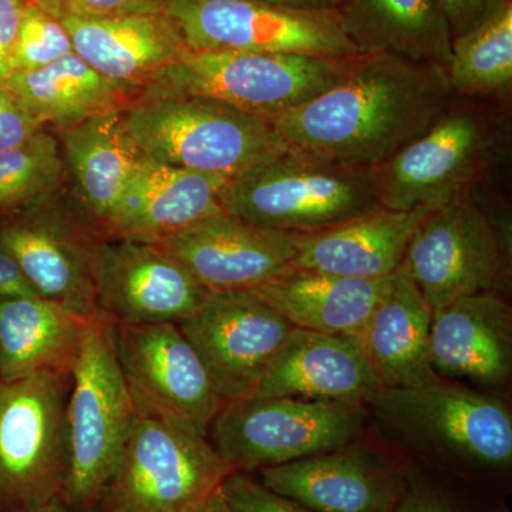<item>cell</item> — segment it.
Masks as SVG:
<instances>
[{
  "instance_id": "obj_1",
  "label": "cell",
  "mask_w": 512,
  "mask_h": 512,
  "mask_svg": "<svg viewBox=\"0 0 512 512\" xmlns=\"http://www.w3.org/2000/svg\"><path fill=\"white\" fill-rule=\"evenodd\" d=\"M454 96L439 64L357 55L335 86L269 119L293 150L376 168L423 136Z\"/></svg>"
},
{
  "instance_id": "obj_2",
  "label": "cell",
  "mask_w": 512,
  "mask_h": 512,
  "mask_svg": "<svg viewBox=\"0 0 512 512\" xmlns=\"http://www.w3.org/2000/svg\"><path fill=\"white\" fill-rule=\"evenodd\" d=\"M511 141L510 99L454 96L423 136L373 168L380 205L437 208L474 185H498Z\"/></svg>"
},
{
  "instance_id": "obj_3",
  "label": "cell",
  "mask_w": 512,
  "mask_h": 512,
  "mask_svg": "<svg viewBox=\"0 0 512 512\" xmlns=\"http://www.w3.org/2000/svg\"><path fill=\"white\" fill-rule=\"evenodd\" d=\"M402 266L433 312L464 296H505L512 217L498 185H474L431 210L414 231Z\"/></svg>"
},
{
  "instance_id": "obj_4",
  "label": "cell",
  "mask_w": 512,
  "mask_h": 512,
  "mask_svg": "<svg viewBox=\"0 0 512 512\" xmlns=\"http://www.w3.org/2000/svg\"><path fill=\"white\" fill-rule=\"evenodd\" d=\"M123 120L143 156L224 178L247 173L289 148L269 117L207 97L146 90L123 111Z\"/></svg>"
},
{
  "instance_id": "obj_5",
  "label": "cell",
  "mask_w": 512,
  "mask_h": 512,
  "mask_svg": "<svg viewBox=\"0 0 512 512\" xmlns=\"http://www.w3.org/2000/svg\"><path fill=\"white\" fill-rule=\"evenodd\" d=\"M218 201L238 220L298 235L326 231L382 207L373 168L349 167L293 148L228 178Z\"/></svg>"
},
{
  "instance_id": "obj_6",
  "label": "cell",
  "mask_w": 512,
  "mask_h": 512,
  "mask_svg": "<svg viewBox=\"0 0 512 512\" xmlns=\"http://www.w3.org/2000/svg\"><path fill=\"white\" fill-rule=\"evenodd\" d=\"M365 404L387 433L426 457L487 473L511 467L512 416L493 394L440 379L380 387Z\"/></svg>"
},
{
  "instance_id": "obj_7",
  "label": "cell",
  "mask_w": 512,
  "mask_h": 512,
  "mask_svg": "<svg viewBox=\"0 0 512 512\" xmlns=\"http://www.w3.org/2000/svg\"><path fill=\"white\" fill-rule=\"evenodd\" d=\"M70 383L62 501L70 512H89L99 507L137 416L117 362L113 323L100 311L86 319Z\"/></svg>"
},
{
  "instance_id": "obj_8",
  "label": "cell",
  "mask_w": 512,
  "mask_h": 512,
  "mask_svg": "<svg viewBox=\"0 0 512 512\" xmlns=\"http://www.w3.org/2000/svg\"><path fill=\"white\" fill-rule=\"evenodd\" d=\"M352 59L187 47L146 90L207 97L272 117L335 86Z\"/></svg>"
},
{
  "instance_id": "obj_9",
  "label": "cell",
  "mask_w": 512,
  "mask_h": 512,
  "mask_svg": "<svg viewBox=\"0 0 512 512\" xmlns=\"http://www.w3.org/2000/svg\"><path fill=\"white\" fill-rule=\"evenodd\" d=\"M363 404L245 396L222 404L211 444L232 473L282 466L359 439Z\"/></svg>"
},
{
  "instance_id": "obj_10",
  "label": "cell",
  "mask_w": 512,
  "mask_h": 512,
  "mask_svg": "<svg viewBox=\"0 0 512 512\" xmlns=\"http://www.w3.org/2000/svg\"><path fill=\"white\" fill-rule=\"evenodd\" d=\"M69 380L43 373L0 382V512H30L62 500Z\"/></svg>"
},
{
  "instance_id": "obj_11",
  "label": "cell",
  "mask_w": 512,
  "mask_h": 512,
  "mask_svg": "<svg viewBox=\"0 0 512 512\" xmlns=\"http://www.w3.org/2000/svg\"><path fill=\"white\" fill-rule=\"evenodd\" d=\"M231 473L208 437L137 414L100 512H194Z\"/></svg>"
},
{
  "instance_id": "obj_12",
  "label": "cell",
  "mask_w": 512,
  "mask_h": 512,
  "mask_svg": "<svg viewBox=\"0 0 512 512\" xmlns=\"http://www.w3.org/2000/svg\"><path fill=\"white\" fill-rule=\"evenodd\" d=\"M190 49L348 59L359 55L338 10H301L258 0H171L167 9Z\"/></svg>"
},
{
  "instance_id": "obj_13",
  "label": "cell",
  "mask_w": 512,
  "mask_h": 512,
  "mask_svg": "<svg viewBox=\"0 0 512 512\" xmlns=\"http://www.w3.org/2000/svg\"><path fill=\"white\" fill-rule=\"evenodd\" d=\"M113 342L137 414L208 437L224 402L180 326L113 323Z\"/></svg>"
},
{
  "instance_id": "obj_14",
  "label": "cell",
  "mask_w": 512,
  "mask_h": 512,
  "mask_svg": "<svg viewBox=\"0 0 512 512\" xmlns=\"http://www.w3.org/2000/svg\"><path fill=\"white\" fill-rule=\"evenodd\" d=\"M109 241L84 214L59 207L49 195L0 227V247L37 293L83 319L97 312L101 258Z\"/></svg>"
},
{
  "instance_id": "obj_15",
  "label": "cell",
  "mask_w": 512,
  "mask_h": 512,
  "mask_svg": "<svg viewBox=\"0 0 512 512\" xmlns=\"http://www.w3.org/2000/svg\"><path fill=\"white\" fill-rule=\"evenodd\" d=\"M178 326L224 403L252 392L293 329L252 291L210 292Z\"/></svg>"
},
{
  "instance_id": "obj_16",
  "label": "cell",
  "mask_w": 512,
  "mask_h": 512,
  "mask_svg": "<svg viewBox=\"0 0 512 512\" xmlns=\"http://www.w3.org/2000/svg\"><path fill=\"white\" fill-rule=\"evenodd\" d=\"M298 238L221 212L156 245L210 292L252 291L291 268Z\"/></svg>"
},
{
  "instance_id": "obj_17",
  "label": "cell",
  "mask_w": 512,
  "mask_h": 512,
  "mask_svg": "<svg viewBox=\"0 0 512 512\" xmlns=\"http://www.w3.org/2000/svg\"><path fill=\"white\" fill-rule=\"evenodd\" d=\"M101 258L97 311L116 325L178 323L190 318L208 289L156 244L116 239Z\"/></svg>"
},
{
  "instance_id": "obj_18",
  "label": "cell",
  "mask_w": 512,
  "mask_h": 512,
  "mask_svg": "<svg viewBox=\"0 0 512 512\" xmlns=\"http://www.w3.org/2000/svg\"><path fill=\"white\" fill-rule=\"evenodd\" d=\"M430 363L440 379L464 380L490 394L504 389L512 372V312L505 296L478 293L434 311Z\"/></svg>"
},
{
  "instance_id": "obj_19",
  "label": "cell",
  "mask_w": 512,
  "mask_h": 512,
  "mask_svg": "<svg viewBox=\"0 0 512 512\" xmlns=\"http://www.w3.org/2000/svg\"><path fill=\"white\" fill-rule=\"evenodd\" d=\"M227 180L141 156L104 234L156 244L224 212L218 191Z\"/></svg>"
},
{
  "instance_id": "obj_20",
  "label": "cell",
  "mask_w": 512,
  "mask_h": 512,
  "mask_svg": "<svg viewBox=\"0 0 512 512\" xmlns=\"http://www.w3.org/2000/svg\"><path fill=\"white\" fill-rule=\"evenodd\" d=\"M73 52L110 82L141 94L187 45L167 13L84 16L59 13Z\"/></svg>"
},
{
  "instance_id": "obj_21",
  "label": "cell",
  "mask_w": 512,
  "mask_h": 512,
  "mask_svg": "<svg viewBox=\"0 0 512 512\" xmlns=\"http://www.w3.org/2000/svg\"><path fill=\"white\" fill-rule=\"evenodd\" d=\"M259 483L313 512H394L404 477L355 447L259 470Z\"/></svg>"
},
{
  "instance_id": "obj_22",
  "label": "cell",
  "mask_w": 512,
  "mask_h": 512,
  "mask_svg": "<svg viewBox=\"0 0 512 512\" xmlns=\"http://www.w3.org/2000/svg\"><path fill=\"white\" fill-rule=\"evenodd\" d=\"M379 389L355 340L293 328L248 396L365 404Z\"/></svg>"
},
{
  "instance_id": "obj_23",
  "label": "cell",
  "mask_w": 512,
  "mask_h": 512,
  "mask_svg": "<svg viewBox=\"0 0 512 512\" xmlns=\"http://www.w3.org/2000/svg\"><path fill=\"white\" fill-rule=\"evenodd\" d=\"M431 210L379 207L338 227L299 235L291 268L350 278H386L402 266L414 231Z\"/></svg>"
},
{
  "instance_id": "obj_24",
  "label": "cell",
  "mask_w": 512,
  "mask_h": 512,
  "mask_svg": "<svg viewBox=\"0 0 512 512\" xmlns=\"http://www.w3.org/2000/svg\"><path fill=\"white\" fill-rule=\"evenodd\" d=\"M433 309L403 266L362 330L353 336L380 387H410L437 382L430 363Z\"/></svg>"
},
{
  "instance_id": "obj_25",
  "label": "cell",
  "mask_w": 512,
  "mask_h": 512,
  "mask_svg": "<svg viewBox=\"0 0 512 512\" xmlns=\"http://www.w3.org/2000/svg\"><path fill=\"white\" fill-rule=\"evenodd\" d=\"M392 278H350L289 268L252 292L293 328L353 338L389 292Z\"/></svg>"
},
{
  "instance_id": "obj_26",
  "label": "cell",
  "mask_w": 512,
  "mask_h": 512,
  "mask_svg": "<svg viewBox=\"0 0 512 512\" xmlns=\"http://www.w3.org/2000/svg\"><path fill=\"white\" fill-rule=\"evenodd\" d=\"M336 10L359 55L450 63L453 35L436 0H339Z\"/></svg>"
},
{
  "instance_id": "obj_27",
  "label": "cell",
  "mask_w": 512,
  "mask_h": 512,
  "mask_svg": "<svg viewBox=\"0 0 512 512\" xmlns=\"http://www.w3.org/2000/svg\"><path fill=\"white\" fill-rule=\"evenodd\" d=\"M123 111L99 114L60 130L64 167L72 175L84 217L103 234L143 156L128 136Z\"/></svg>"
},
{
  "instance_id": "obj_28",
  "label": "cell",
  "mask_w": 512,
  "mask_h": 512,
  "mask_svg": "<svg viewBox=\"0 0 512 512\" xmlns=\"http://www.w3.org/2000/svg\"><path fill=\"white\" fill-rule=\"evenodd\" d=\"M86 319L40 296L0 301V382L72 375Z\"/></svg>"
},
{
  "instance_id": "obj_29",
  "label": "cell",
  "mask_w": 512,
  "mask_h": 512,
  "mask_svg": "<svg viewBox=\"0 0 512 512\" xmlns=\"http://www.w3.org/2000/svg\"><path fill=\"white\" fill-rule=\"evenodd\" d=\"M3 86L39 124L62 128L126 110L140 94L110 82L76 53L36 70H13Z\"/></svg>"
},
{
  "instance_id": "obj_30",
  "label": "cell",
  "mask_w": 512,
  "mask_h": 512,
  "mask_svg": "<svg viewBox=\"0 0 512 512\" xmlns=\"http://www.w3.org/2000/svg\"><path fill=\"white\" fill-rule=\"evenodd\" d=\"M454 94L510 99L512 92V3L507 0L477 28L454 37L446 67Z\"/></svg>"
},
{
  "instance_id": "obj_31",
  "label": "cell",
  "mask_w": 512,
  "mask_h": 512,
  "mask_svg": "<svg viewBox=\"0 0 512 512\" xmlns=\"http://www.w3.org/2000/svg\"><path fill=\"white\" fill-rule=\"evenodd\" d=\"M64 160L55 137L37 131L28 143L0 153V212L25 208L59 187Z\"/></svg>"
},
{
  "instance_id": "obj_32",
  "label": "cell",
  "mask_w": 512,
  "mask_h": 512,
  "mask_svg": "<svg viewBox=\"0 0 512 512\" xmlns=\"http://www.w3.org/2000/svg\"><path fill=\"white\" fill-rule=\"evenodd\" d=\"M72 53V40L59 16L26 0L10 60L12 72L42 69Z\"/></svg>"
},
{
  "instance_id": "obj_33",
  "label": "cell",
  "mask_w": 512,
  "mask_h": 512,
  "mask_svg": "<svg viewBox=\"0 0 512 512\" xmlns=\"http://www.w3.org/2000/svg\"><path fill=\"white\" fill-rule=\"evenodd\" d=\"M221 493L231 512H313L274 493L247 473L229 474L221 485Z\"/></svg>"
},
{
  "instance_id": "obj_34",
  "label": "cell",
  "mask_w": 512,
  "mask_h": 512,
  "mask_svg": "<svg viewBox=\"0 0 512 512\" xmlns=\"http://www.w3.org/2000/svg\"><path fill=\"white\" fill-rule=\"evenodd\" d=\"M171 0H57L59 13L84 16L151 15L165 13Z\"/></svg>"
},
{
  "instance_id": "obj_35",
  "label": "cell",
  "mask_w": 512,
  "mask_h": 512,
  "mask_svg": "<svg viewBox=\"0 0 512 512\" xmlns=\"http://www.w3.org/2000/svg\"><path fill=\"white\" fill-rule=\"evenodd\" d=\"M42 127L0 83V153L28 143Z\"/></svg>"
},
{
  "instance_id": "obj_36",
  "label": "cell",
  "mask_w": 512,
  "mask_h": 512,
  "mask_svg": "<svg viewBox=\"0 0 512 512\" xmlns=\"http://www.w3.org/2000/svg\"><path fill=\"white\" fill-rule=\"evenodd\" d=\"M436 2L450 26L454 39L477 28L493 16L507 0H436Z\"/></svg>"
},
{
  "instance_id": "obj_37",
  "label": "cell",
  "mask_w": 512,
  "mask_h": 512,
  "mask_svg": "<svg viewBox=\"0 0 512 512\" xmlns=\"http://www.w3.org/2000/svg\"><path fill=\"white\" fill-rule=\"evenodd\" d=\"M394 512H463L439 488L416 474L404 477V488Z\"/></svg>"
},
{
  "instance_id": "obj_38",
  "label": "cell",
  "mask_w": 512,
  "mask_h": 512,
  "mask_svg": "<svg viewBox=\"0 0 512 512\" xmlns=\"http://www.w3.org/2000/svg\"><path fill=\"white\" fill-rule=\"evenodd\" d=\"M26 0H0V82L12 72L13 46Z\"/></svg>"
},
{
  "instance_id": "obj_39",
  "label": "cell",
  "mask_w": 512,
  "mask_h": 512,
  "mask_svg": "<svg viewBox=\"0 0 512 512\" xmlns=\"http://www.w3.org/2000/svg\"><path fill=\"white\" fill-rule=\"evenodd\" d=\"M40 296L16 259L0 247V301ZM42 298V296H40Z\"/></svg>"
},
{
  "instance_id": "obj_40",
  "label": "cell",
  "mask_w": 512,
  "mask_h": 512,
  "mask_svg": "<svg viewBox=\"0 0 512 512\" xmlns=\"http://www.w3.org/2000/svg\"><path fill=\"white\" fill-rule=\"evenodd\" d=\"M269 5L282 6V8L301 10H332L336 9V0H258Z\"/></svg>"
},
{
  "instance_id": "obj_41",
  "label": "cell",
  "mask_w": 512,
  "mask_h": 512,
  "mask_svg": "<svg viewBox=\"0 0 512 512\" xmlns=\"http://www.w3.org/2000/svg\"><path fill=\"white\" fill-rule=\"evenodd\" d=\"M194 512H231L220 490L215 491Z\"/></svg>"
},
{
  "instance_id": "obj_42",
  "label": "cell",
  "mask_w": 512,
  "mask_h": 512,
  "mask_svg": "<svg viewBox=\"0 0 512 512\" xmlns=\"http://www.w3.org/2000/svg\"><path fill=\"white\" fill-rule=\"evenodd\" d=\"M30 512H70V510L62 500H53Z\"/></svg>"
},
{
  "instance_id": "obj_43",
  "label": "cell",
  "mask_w": 512,
  "mask_h": 512,
  "mask_svg": "<svg viewBox=\"0 0 512 512\" xmlns=\"http://www.w3.org/2000/svg\"><path fill=\"white\" fill-rule=\"evenodd\" d=\"M30 2L39 3V5H42L43 8L49 9L50 12L55 13V15H57V12H59V6H57V0H30Z\"/></svg>"
}]
</instances>
